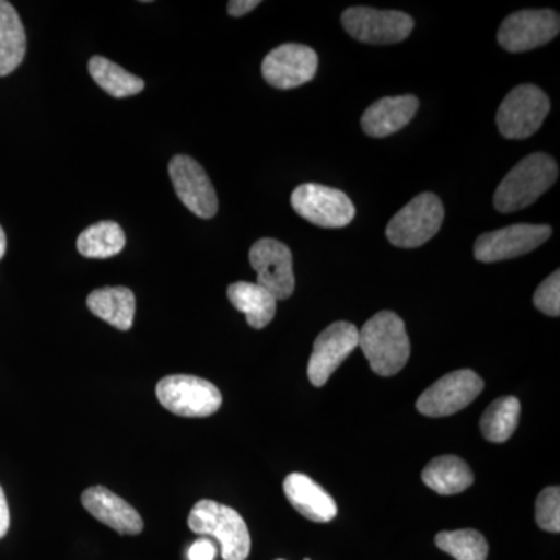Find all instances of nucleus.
Wrapping results in <instances>:
<instances>
[{"instance_id":"30","label":"nucleus","mask_w":560,"mask_h":560,"mask_svg":"<svg viewBox=\"0 0 560 560\" xmlns=\"http://www.w3.org/2000/svg\"><path fill=\"white\" fill-rule=\"evenodd\" d=\"M259 5V0H231V2L228 3V13H230L232 18H242L250 13V11L256 10Z\"/></svg>"},{"instance_id":"12","label":"nucleus","mask_w":560,"mask_h":560,"mask_svg":"<svg viewBox=\"0 0 560 560\" xmlns=\"http://www.w3.org/2000/svg\"><path fill=\"white\" fill-rule=\"evenodd\" d=\"M560 18L552 10H523L501 22L499 44L511 54L545 46L559 35Z\"/></svg>"},{"instance_id":"14","label":"nucleus","mask_w":560,"mask_h":560,"mask_svg":"<svg viewBox=\"0 0 560 560\" xmlns=\"http://www.w3.org/2000/svg\"><path fill=\"white\" fill-rule=\"evenodd\" d=\"M355 348H359V329L353 324L338 320L320 331L308 360L307 374L312 385L316 388L326 385Z\"/></svg>"},{"instance_id":"9","label":"nucleus","mask_w":560,"mask_h":560,"mask_svg":"<svg viewBox=\"0 0 560 560\" xmlns=\"http://www.w3.org/2000/svg\"><path fill=\"white\" fill-rule=\"evenodd\" d=\"M485 382L477 372L459 370L444 375L423 390L416 401L420 415L429 418H445L469 407L480 396Z\"/></svg>"},{"instance_id":"8","label":"nucleus","mask_w":560,"mask_h":560,"mask_svg":"<svg viewBox=\"0 0 560 560\" xmlns=\"http://www.w3.org/2000/svg\"><path fill=\"white\" fill-rule=\"evenodd\" d=\"M342 27L352 38L364 44L386 46L397 44L411 35L415 20L404 11H383L368 7H352L342 13Z\"/></svg>"},{"instance_id":"31","label":"nucleus","mask_w":560,"mask_h":560,"mask_svg":"<svg viewBox=\"0 0 560 560\" xmlns=\"http://www.w3.org/2000/svg\"><path fill=\"white\" fill-rule=\"evenodd\" d=\"M10 528V510L9 503H7L5 493H3V489L0 488V539L5 537V534L9 533Z\"/></svg>"},{"instance_id":"2","label":"nucleus","mask_w":560,"mask_h":560,"mask_svg":"<svg viewBox=\"0 0 560 560\" xmlns=\"http://www.w3.org/2000/svg\"><path fill=\"white\" fill-rule=\"evenodd\" d=\"M558 176V162L550 154H529L501 180L493 195V206L501 213L528 208L550 189Z\"/></svg>"},{"instance_id":"21","label":"nucleus","mask_w":560,"mask_h":560,"mask_svg":"<svg viewBox=\"0 0 560 560\" xmlns=\"http://www.w3.org/2000/svg\"><path fill=\"white\" fill-rule=\"evenodd\" d=\"M27 51V36L16 9L0 0V77L20 68Z\"/></svg>"},{"instance_id":"23","label":"nucleus","mask_w":560,"mask_h":560,"mask_svg":"<svg viewBox=\"0 0 560 560\" xmlns=\"http://www.w3.org/2000/svg\"><path fill=\"white\" fill-rule=\"evenodd\" d=\"M127 245V237L116 221H98L86 228L77 238V249L88 259H109Z\"/></svg>"},{"instance_id":"18","label":"nucleus","mask_w":560,"mask_h":560,"mask_svg":"<svg viewBox=\"0 0 560 560\" xmlns=\"http://www.w3.org/2000/svg\"><path fill=\"white\" fill-rule=\"evenodd\" d=\"M418 109L419 101L415 95L381 98L363 114L361 128L371 138H386L407 127Z\"/></svg>"},{"instance_id":"17","label":"nucleus","mask_w":560,"mask_h":560,"mask_svg":"<svg viewBox=\"0 0 560 560\" xmlns=\"http://www.w3.org/2000/svg\"><path fill=\"white\" fill-rule=\"evenodd\" d=\"M283 492L291 506L312 522L327 523L338 514V506L327 490L304 474H291L283 481Z\"/></svg>"},{"instance_id":"32","label":"nucleus","mask_w":560,"mask_h":560,"mask_svg":"<svg viewBox=\"0 0 560 560\" xmlns=\"http://www.w3.org/2000/svg\"><path fill=\"white\" fill-rule=\"evenodd\" d=\"M7 250V235L5 232H3L2 226H0V260L3 259V256H5Z\"/></svg>"},{"instance_id":"19","label":"nucleus","mask_w":560,"mask_h":560,"mask_svg":"<svg viewBox=\"0 0 560 560\" xmlns=\"http://www.w3.org/2000/svg\"><path fill=\"white\" fill-rule=\"evenodd\" d=\"M88 308L121 331L130 330L136 313L135 293L127 287H105L88 296Z\"/></svg>"},{"instance_id":"25","label":"nucleus","mask_w":560,"mask_h":560,"mask_svg":"<svg viewBox=\"0 0 560 560\" xmlns=\"http://www.w3.org/2000/svg\"><path fill=\"white\" fill-rule=\"evenodd\" d=\"M521 418V400L514 396L500 397L490 404L482 415L480 429L482 436L490 442L501 444L510 440Z\"/></svg>"},{"instance_id":"3","label":"nucleus","mask_w":560,"mask_h":560,"mask_svg":"<svg viewBox=\"0 0 560 560\" xmlns=\"http://www.w3.org/2000/svg\"><path fill=\"white\" fill-rule=\"evenodd\" d=\"M189 528L201 536H212L220 541L221 558L246 560L250 551L248 526L237 511L212 500H201L190 511Z\"/></svg>"},{"instance_id":"4","label":"nucleus","mask_w":560,"mask_h":560,"mask_svg":"<svg viewBox=\"0 0 560 560\" xmlns=\"http://www.w3.org/2000/svg\"><path fill=\"white\" fill-rule=\"evenodd\" d=\"M444 215L440 197L425 191L393 217L386 228V237L399 248H419L440 232Z\"/></svg>"},{"instance_id":"22","label":"nucleus","mask_w":560,"mask_h":560,"mask_svg":"<svg viewBox=\"0 0 560 560\" xmlns=\"http://www.w3.org/2000/svg\"><path fill=\"white\" fill-rule=\"evenodd\" d=\"M474 474L463 459L455 455L438 456L427 464L422 481L440 495H456L474 485Z\"/></svg>"},{"instance_id":"28","label":"nucleus","mask_w":560,"mask_h":560,"mask_svg":"<svg viewBox=\"0 0 560 560\" xmlns=\"http://www.w3.org/2000/svg\"><path fill=\"white\" fill-rule=\"evenodd\" d=\"M534 305L537 311L548 316L560 315V272L555 271L540 283L539 289L534 293Z\"/></svg>"},{"instance_id":"20","label":"nucleus","mask_w":560,"mask_h":560,"mask_svg":"<svg viewBox=\"0 0 560 560\" xmlns=\"http://www.w3.org/2000/svg\"><path fill=\"white\" fill-rule=\"evenodd\" d=\"M231 304L246 316L253 329L267 327L278 311V301L256 282H235L228 287Z\"/></svg>"},{"instance_id":"1","label":"nucleus","mask_w":560,"mask_h":560,"mask_svg":"<svg viewBox=\"0 0 560 560\" xmlns=\"http://www.w3.org/2000/svg\"><path fill=\"white\" fill-rule=\"evenodd\" d=\"M359 348L370 361L371 370L382 377L399 374L410 359V338L404 319L394 312L372 316L359 330Z\"/></svg>"},{"instance_id":"27","label":"nucleus","mask_w":560,"mask_h":560,"mask_svg":"<svg viewBox=\"0 0 560 560\" xmlns=\"http://www.w3.org/2000/svg\"><path fill=\"white\" fill-rule=\"evenodd\" d=\"M536 522L539 528L548 533H560V489L541 490L536 501Z\"/></svg>"},{"instance_id":"16","label":"nucleus","mask_w":560,"mask_h":560,"mask_svg":"<svg viewBox=\"0 0 560 560\" xmlns=\"http://www.w3.org/2000/svg\"><path fill=\"white\" fill-rule=\"evenodd\" d=\"M81 503L92 517L105 523L106 526L124 536H138L142 533L143 521L139 512L130 503L103 486H94V488L84 490Z\"/></svg>"},{"instance_id":"10","label":"nucleus","mask_w":560,"mask_h":560,"mask_svg":"<svg viewBox=\"0 0 560 560\" xmlns=\"http://www.w3.org/2000/svg\"><path fill=\"white\" fill-rule=\"evenodd\" d=\"M548 224H514L486 232L475 242V259L482 264L515 259L539 248L551 237Z\"/></svg>"},{"instance_id":"24","label":"nucleus","mask_w":560,"mask_h":560,"mask_svg":"<svg viewBox=\"0 0 560 560\" xmlns=\"http://www.w3.org/2000/svg\"><path fill=\"white\" fill-rule=\"evenodd\" d=\"M88 70L95 83L110 97H132L145 88V81L105 57H92Z\"/></svg>"},{"instance_id":"33","label":"nucleus","mask_w":560,"mask_h":560,"mask_svg":"<svg viewBox=\"0 0 560 560\" xmlns=\"http://www.w3.org/2000/svg\"><path fill=\"white\" fill-rule=\"evenodd\" d=\"M304 560H311V559H304Z\"/></svg>"},{"instance_id":"13","label":"nucleus","mask_w":560,"mask_h":560,"mask_svg":"<svg viewBox=\"0 0 560 560\" xmlns=\"http://www.w3.org/2000/svg\"><path fill=\"white\" fill-rule=\"evenodd\" d=\"M173 187L180 202L202 220L213 219L219 212V197L208 173L194 158L173 156L168 164Z\"/></svg>"},{"instance_id":"6","label":"nucleus","mask_w":560,"mask_h":560,"mask_svg":"<svg viewBox=\"0 0 560 560\" xmlns=\"http://www.w3.org/2000/svg\"><path fill=\"white\" fill-rule=\"evenodd\" d=\"M550 109V98L540 88L521 84L501 102L497 127L503 138L526 139L539 131Z\"/></svg>"},{"instance_id":"29","label":"nucleus","mask_w":560,"mask_h":560,"mask_svg":"<svg viewBox=\"0 0 560 560\" xmlns=\"http://www.w3.org/2000/svg\"><path fill=\"white\" fill-rule=\"evenodd\" d=\"M217 548L209 539H198L194 541L189 550V560H213L215 559Z\"/></svg>"},{"instance_id":"26","label":"nucleus","mask_w":560,"mask_h":560,"mask_svg":"<svg viewBox=\"0 0 560 560\" xmlns=\"http://www.w3.org/2000/svg\"><path fill=\"white\" fill-rule=\"evenodd\" d=\"M434 541L440 550L447 552L456 560L488 559L489 544L480 530H442Z\"/></svg>"},{"instance_id":"11","label":"nucleus","mask_w":560,"mask_h":560,"mask_svg":"<svg viewBox=\"0 0 560 560\" xmlns=\"http://www.w3.org/2000/svg\"><path fill=\"white\" fill-rule=\"evenodd\" d=\"M249 264L257 272V285L276 301L289 300L296 287L289 246L275 238H260L250 246Z\"/></svg>"},{"instance_id":"15","label":"nucleus","mask_w":560,"mask_h":560,"mask_svg":"<svg viewBox=\"0 0 560 560\" xmlns=\"http://www.w3.org/2000/svg\"><path fill=\"white\" fill-rule=\"evenodd\" d=\"M318 55L302 44H282L261 62V75L276 90H293L315 79Z\"/></svg>"},{"instance_id":"5","label":"nucleus","mask_w":560,"mask_h":560,"mask_svg":"<svg viewBox=\"0 0 560 560\" xmlns=\"http://www.w3.org/2000/svg\"><path fill=\"white\" fill-rule=\"evenodd\" d=\"M158 400L165 410L180 418H208L223 404L213 383L195 375H168L156 386Z\"/></svg>"},{"instance_id":"7","label":"nucleus","mask_w":560,"mask_h":560,"mask_svg":"<svg viewBox=\"0 0 560 560\" xmlns=\"http://www.w3.org/2000/svg\"><path fill=\"white\" fill-rule=\"evenodd\" d=\"M298 215L326 230H340L355 219V206L345 191L320 184H302L291 194Z\"/></svg>"}]
</instances>
